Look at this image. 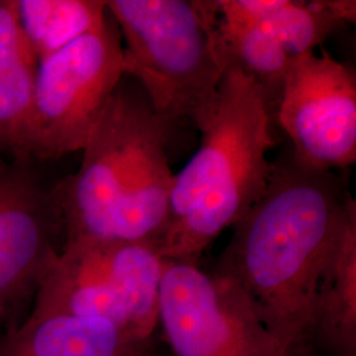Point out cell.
<instances>
[{"mask_svg":"<svg viewBox=\"0 0 356 356\" xmlns=\"http://www.w3.org/2000/svg\"><path fill=\"white\" fill-rule=\"evenodd\" d=\"M0 301H1V298H0Z\"/></svg>","mask_w":356,"mask_h":356,"instance_id":"18","label":"cell"},{"mask_svg":"<svg viewBox=\"0 0 356 356\" xmlns=\"http://www.w3.org/2000/svg\"><path fill=\"white\" fill-rule=\"evenodd\" d=\"M38 63L19 26L15 0H0V154L31 157Z\"/></svg>","mask_w":356,"mask_h":356,"instance_id":"11","label":"cell"},{"mask_svg":"<svg viewBox=\"0 0 356 356\" xmlns=\"http://www.w3.org/2000/svg\"><path fill=\"white\" fill-rule=\"evenodd\" d=\"M147 356H154V355H153V354H151V353H149V350H148V353H147Z\"/></svg>","mask_w":356,"mask_h":356,"instance_id":"17","label":"cell"},{"mask_svg":"<svg viewBox=\"0 0 356 356\" xmlns=\"http://www.w3.org/2000/svg\"><path fill=\"white\" fill-rule=\"evenodd\" d=\"M123 76V41L110 13L101 29L76 38L40 63L32 160H57L81 152Z\"/></svg>","mask_w":356,"mask_h":356,"instance_id":"6","label":"cell"},{"mask_svg":"<svg viewBox=\"0 0 356 356\" xmlns=\"http://www.w3.org/2000/svg\"><path fill=\"white\" fill-rule=\"evenodd\" d=\"M275 122L292 141V159L298 165L317 172L354 165V70L326 51L300 57L285 78Z\"/></svg>","mask_w":356,"mask_h":356,"instance_id":"8","label":"cell"},{"mask_svg":"<svg viewBox=\"0 0 356 356\" xmlns=\"http://www.w3.org/2000/svg\"><path fill=\"white\" fill-rule=\"evenodd\" d=\"M157 329L170 356H291L235 281L195 261L164 263Z\"/></svg>","mask_w":356,"mask_h":356,"instance_id":"7","label":"cell"},{"mask_svg":"<svg viewBox=\"0 0 356 356\" xmlns=\"http://www.w3.org/2000/svg\"><path fill=\"white\" fill-rule=\"evenodd\" d=\"M170 129L140 86L123 76L82 152L76 175L53 186L66 241L149 243L164 238L175 175Z\"/></svg>","mask_w":356,"mask_h":356,"instance_id":"2","label":"cell"},{"mask_svg":"<svg viewBox=\"0 0 356 356\" xmlns=\"http://www.w3.org/2000/svg\"><path fill=\"white\" fill-rule=\"evenodd\" d=\"M148 350L149 348H145V350H141L139 353H136V354H132L131 356H147V353H148Z\"/></svg>","mask_w":356,"mask_h":356,"instance_id":"16","label":"cell"},{"mask_svg":"<svg viewBox=\"0 0 356 356\" xmlns=\"http://www.w3.org/2000/svg\"><path fill=\"white\" fill-rule=\"evenodd\" d=\"M123 41L124 76L170 131H201L216 107L227 65L214 0H110Z\"/></svg>","mask_w":356,"mask_h":356,"instance_id":"4","label":"cell"},{"mask_svg":"<svg viewBox=\"0 0 356 356\" xmlns=\"http://www.w3.org/2000/svg\"><path fill=\"white\" fill-rule=\"evenodd\" d=\"M354 15L350 0H286L260 24L235 36H218V41L227 67H238L260 88L275 122L293 63L351 24Z\"/></svg>","mask_w":356,"mask_h":356,"instance_id":"9","label":"cell"},{"mask_svg":"<svg viewBox=\"0 0 356 356\" xmlns=\"http://www.w3.org/2000/svg\"><path fill=\"white\" fill-rule=\"evenodd\" d=\"M356 210L334 172L273 164L267 188L231 227L214 270L235 281L291 356L307 355L319 285Z\"/></svg>","mask_w":356,"mask_h":356,"instance_id":"1","label":"cell"},{"mask_svg":"<svg viewBox=\"0 0 356 356\" xmlns=\"http://www.w3.org/2000/svg\"><path fill=\"white\" fill-rule=\"evenodd\" d=\"M164 263L149 243L66 241L38 280L35 314L108 319L149 343Z\"/></svg>","mask_w":356,"mask_h":356,"instance_id":"5","label":"cell"},{"mask_svg":"<svg viewBox=\"0 0 356 356\" xmlns=\"http://www.w3.org/2000/svg\"><path fill=\"white\" fill-rule=\"evenodd\" d=\"M286 0H214L218 36L229 38L260 24L280 10Z\"/></svg>","mask_w":356,"mask_h":356,"instance_id":"15","label":"cell"},{"mask_svg":"<svg viewBox=\"0 0 356 356\" xmlns=\"http://www.w3.org/2000/svg\"><path fill=\"white\" fill-rule=\"evenodd\" d=\"M273 118L260 88L229 66L198 151L175 175L169 222L157 252L165 261L200 256L261 197L272 175Z\"/></svg>","mask_w":356,"mask_h":356,"instance_id":"3","label":"cell"},{"mask_svg":"<svg viewBox=\"0 0 356 356\" xmlns=\"http://www.w3.org/2000/svg\"><path fill=\"white\" fill-rule=\"evenodd\" d=\"M148 344L108 319L48 313L33 314L7 356H131Z\"/></svg>","mask_w":356,"mask_h":356,"instance_id":"12","label":"cell"},{"mask_svg":"<svg viewBox=\"0 0 356 356\" xmlns=\"http://www.w3.org/2000/svg\"><path fill=\"white\" fill-rule=\"evenodd\" d=\"M64 220L53 188L32 163L0 154V298L38 284L60 252L54 235Z\"/></svg>","mask_w":356,"mask_h":356,"instance_id":"10","label":"cell"},{"mask_svg":"<svg viewBox=\"0 0 356 356\" xmlns=\"http://www.w3.org/2000/svg\"><path fill=\"white\" fill-rule=\"evenodd\" d=\"M19 26L38 64L107 19L103 0H15Z\"/></svg>","mask_w":356,"mask_h":356,"instance_id":"14","label":"cell"},{"mask_svg":"<svg viewBox=\"0 0 356 356\" xmlns=\"http://www.w3.org/2000/svg\"><path fill=\"white\" fill-rule=\"evenodd\" d=\"M306 356H356V210L321 281Z\"/></svg>","mask_w":356,"mask_h":356,"instance_id":"13","label":"cell"}]
</instances>
